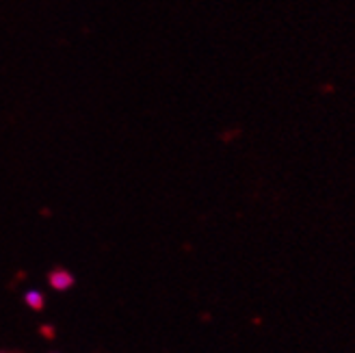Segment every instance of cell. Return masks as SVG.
Masks as SVG:
<instances>
[{
  "mask_svg": "<svg viewBox=\"0 0 355 353\" xmlns=\"http://www.w3.org/2000/svg\"><path fill=\"white\" fill-rule=\"evenodd\" d=\"M74 282H76V277L67 269H55V271H50V275H48V286H52L57 293L69 291L74 286Z\"/></svg>",
  "mask_w": 355,
  "mask_h": 353,
  "instance_id": "1",
  "label": "cell"
},
{
  "mask_svg": "<svg viewBox=\"0 0 355 353\" xmlns=\"http://www.w3.org/2000/svg\"><path fill=\"white\" fill-rule=\"evenodd\" d=\"M22 302H24L31 310H42L44 304H46V297H44V293H42L40 289H28V291H24V295H22Z\"/></svg>",
  "mask_w": 355,
  "mask_h": 353,
  "instance_id": "2",
  "label": "cell"
}]
</instances>
